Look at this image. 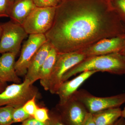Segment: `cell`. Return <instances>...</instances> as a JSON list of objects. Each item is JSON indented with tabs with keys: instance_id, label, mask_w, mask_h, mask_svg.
Instances as JSON below:
<instances>
[{
	"instance_id": "cell-1",
	"label": "cell",
	"mask_w": 125,
	"mask_h": 125,
	"mask_svg": "<svg viewBox=\"0 0 125 125\" xmlns=\"http://www.w3.org/2000/svg\"><path fill=\"white\" fill-rule=\"evenodd\" d=\"M124 33V23L107 0H62L45 35L58 53H64Z\"/></svg>"
},
{
	"instance_id": "cell-2",
	"label": "cell",
	"mask_w": 125,
	"mask_h": 125,
	"mask_svg": "<svg viewBox=\"0 0 125 125\" xmlns=\"http://www.w3.org/2000/svg\"><path fill=\"white\" fill-rule=\"evenodd\" d=\"M89 71L125 74V56L117 52L87 57L67 72L63 76L62 82L77 74Z\"/></svg>"
},
{
	"instance_id": "cell-3",
	"label": "cell",
	"mask_w": 125,
	"mask_h": 125,
	"mask_svg": "<svg viewBox=\"0 0 125 125\" xmlns=\"http://www.w3.org/2000/svg\"><path fill=\"white\" fill-rule=\"evenodd\" d=\"M40 96L38 89L25 78L22 83L7 85L0 93V107L7 105L14 108L21 107L34 97L38 98Z\"/></svg>"
},
{
	"instance_id": "cell-4",
	"label": "cell",
	"mask_w": 125,
	"mask_h": 125,
	"mask_svg": "<svg viewBox=\"0 0 125 125\" xmlns=\"http://www.w3.org/2000/svg\"><path fill=\"white\" fill-rule=\"evenodd\" d=\"M86 58L80 51L58 53L49 82L48 91L52 94H56L63 83L62 78L65 74Z\"/></svg>"
},
{
	"instance_id": "cell-5",
	"label": "cell",
	"mask_w": 125,
	"mask_h": 125,
	"mask_svg": "<svg viewBox=\"0 0 125 125\" xmlns=\"http://www.w3.org/2000/svg\"><path fill=\"white\" fill-rule=\"evenodd\" d=\"M92 114L105 109L118 107L125 103V93L114 96L99 97L94 96L85 89L78 90L73 95Z\"/></svg>"
},
{
	"instance_id": "cell-6",
	"label": "cell",
	"mask_w": 125,
	"mask_h": 125,
	"mask_svg": "<svg viewBox=\"0 0 125 125\" xmlns=\"http://www.w3.org/2000/svg\"><path fill=\"white\" fill-rule=\"evenodd\" d=\"M56 7H37L22 25L28 34H45L54 22Z\"/></svg>"
},
{
	"instance_id": "cell-7",
	"label": "cell",
	"mask_w": 125,
	"mask_h": 125,
	"mask_svg": "<svg viewBox=\"0 0 125 125\" xmlns=\"http://www.w3.org/2000/svg\"><path fill=\"white\" fill-rule=\"evenodd\" d=\"M0 25L2 33L0 39V54L12 52L17 55L22 42L28 34L22 25L11 20Z\"/></svg>"
},
{
	"instance_id": "cell-8",
	"label": "cell",
	"mask_w": 125,
	"mask_h": 125,
	"mask_svg": "<svg viewBox=\"0 0 125 125\" xmlns=\"http://www.w3.org/2000/svg\"><path fill=\"white\" fill-rule=\"evenodd\" d=\"M47 41L45 34L29 35L23 45L20 57L15 62V67L18 76H25L31 60Z\"/></svg>"
},
{
	"instance_id": "cell-9",
	"label": "cell",
	"mask_w": 125,
	"mask_h": 125,
	"mask_svg": "<svg viewBox=\"0 0 125 125\" xmlns=\"http://www.w3.org/2000/svg\"><path fill=\"white\" fill-rule=\"evenodd\" d=\"M55 108L66 125H82L88 112L82 103L73 95L64 104Z\"/></svg>"
},
{
	"instance_id": "cell-10",
	"label": "cell",
	"mask_w": 125,
	"mask_h": 125,
	"mask_svg": "<svg viewBox=\"0 0 125 125\" xmlns=\"http://www.w3.org/2000/svg\"><path fill=\"white\" fill-rule=\"evenodd\" d=\"M125 46V33L104 39L79 50L87 57L120 52Z\"/></svg>"
},
{
	"instance_id": "cell-11",
	"label": "cell",
	"mask_w": 125,
	"mask_h": 125,
	"mask_svg": "<svg viewBox=\"0 0 125 125\" xmlns=\"http://www.w3.org/2000/svg\"><path fill=\"white\" fill-rule=\"evenodd\" d=\"M97 72L94 71L83 72L71 80L63 82L56 93L59 96L60 101L58 104H62L66 102L84 82Z\"/></svg>"
},
{
	"instance_id": "cell-12",
	"label": "cell",
	"mask_w": 125,
	"mask_h": 125,
	"mask_svg": "<svg viewBox=\"0 0 125 125\" xmlns=\"http://www.w3.org/2000/svg\"><path fill=\"white\" fill-rule=\"evenodd\" d=\"M17 55L12 52L2 54L0 57V78L3 82L21 83L15 69V57Z\"/></svg>"
},
{
	"instance_id": "cell-13",
	"label": "cell",
	"mask_w": 125,
	"mask_h": 125,
	"mask_svg": "<svg viewBox=\"0 0 125 125\" xmlns=\"http://www.w3.org/2000/svg\"><path fill=\"white\" fill-rule=\"evenodd\" d=\"M52 47L47 41L39 48L31 60L28 68L25 78L28 79L32 84L38 80L39 71Z\"/></svg>"
},
{
	"instance_id": "cell-14",
	"label": "cell",
	"mask_w": 125,
	"mask_h": 125,
	"mask_svg": "<svg viewBox=\"0 0 125 125\" xmlns=\"http://www.w3.org/2000/svg\"><path fill=\"white\" fill-rule=\"evenodd\" d=\"M37 7L33 0H15L11 4L9 17L14 22L22 25Z\"/></svg>"
},
{
	"instance_id": "cell-15",
	"label": "cell",
	"mask_w": 125,
	"mask_h": 125,
	"mask_svg": "<svg viewBox=\"0 0 125 125\" xmlns=\"http://www.w3.org/2000/svg\"><path fill=\"white\" fill-rule=\"evenodd\" d=\"M58 52L52 46L48 56L39 71L38 80L40 84L46 91H48L49 82L55 63Z\"/></svg>"
},
{
	"instance_id": "cell-16",
	"label": "cell",
	"mask_w": 125,
	"mask_h": 125,
	"mask_svg": "<svg viewBox=\"0 0 125 125\" xmlns=\"http://www.w3.org/2000/svg\"><path fill=\"white\" fill-rule=\"evenodd\" d=\"M120 107L109 108L93 114L96 125H113L121 117Z\"/></svg>"
},
{
	"instance_id": "cell-17",
	"label": "cell",
	"mask_w": 125,
	"mask_h": 125,
	"mask_svg": "<svg viewBox=\"0 0 125 125\" xmlns=\"http://www.w3.org/2000/svg\"><path fill=\"white\" fill-rule=\"evenodd\" d=\"M14 108L8 105L0 107V125H11L13 124V114Z\"/></svg>"
},
{
	"instance_id": "cell-18",
	"label": "cell",
	"mask_w": 125,
	"mask_h": 125,
	"mask_svg": "<svg viewBox=\"0 0 125 125\" xmlns=\"http://www.w3.org/2000/svg\"><path fill=\"white\" fill-rule=\"evenodd\" d=\"M109 3L121 21L125 24V0H111Z\"/></svg>"
},
{
	"instance_id": "cell-19",
	"label": "cell",
	"mask_w": 125,
	"mask_h": 125,
	"mask_svg": "<svg viewBox=\"0 0 125 125\" xmlns=\"http://www.w3.org/2000/svg\"><path fill=\"white\" fill-rule=\"evenodd\" d=\"M30 117L25 111L22 107L15 108L13 114V123H22Z\"/></svg>"
},
{
	"instance_id": "cell-20",
	"label": "cell",
	"mask_w": 125,
	"mask_h": 125,
	"mask_svg": "<svg viewBox=\"0 0 125 125\" xmlns=\"http://www.w3.org/2000/svg\"><path fill=\"white\" fill-rule=\"evenodd\" d=\"M33 117L36 120L40 121L47 122L50 119L49 111L46 108L39 106Z\"/></svg>"
},
{
	"instance_id": "cell-21",
	"label": "cell",
	"mask_w": 125,
	"mask_h": 125,
	"mask_svg": "<svg viewBox=\"0 0 125 125\" xmlns=\"http://www.w3.org/2000/svg\"><path fill=\"white\" fill-rule=\"evenodd\" d=\"M37 98L36 97H34L27 101L22 106L25 111L31 116L33 117L34 114L39 106L36 104Z\"/></svg>"
},
{
	"instance_id": "cell-22",
	"label": "cell",
	"mask_w": 125,
	"mask_h": 125,
	"mask_svg": "<svg viewBox=\"0 0 125 125\" xmlns=\"http://www.w3.org/2000/svg\"><path fill=\"white\" fill-rule=\"evenodd\" d=\"M49 117L48 125H66L56 108L49 111Z\"/></svg>"
},
{
	"instance_id": "cell-23",
	"label": "cell",
	"mask_w": 125,
	"mask_h": 125,
	"mask_svg": "<svg viewBox=\"0 0 125 125\" xmlns=\"http://www.w3.org/2000/svg\"><path fill=\"white\" fill-rule=\"evenodd\" d=\"M12 4L10 0H0V18L9 17Z\"/></svg>"
},
{
	"instance_id": "cell-24",
	"label": "cell",
	"mask_w": 125,
	"mask_h": 125,
	"mask_svg": "<svg viewBox=\"0 0 125 125\" xmlns=\"http://www.w3.org/2000/svg\"><path fill=\"white\" fill-rule=\"evenodd\" d=\"M37 7H56L62 0H33Z\"/></svg>"
},
{
	"instance_id": "cell-25",
	"label": "cell",
	"mask_w": 125,
	"mask_h": 125,
	"mask_svg": "<svg viewBox=\"0 0 125 125\" xmlns=\"http://www.w3.org/2000/svg\"><path fill=\"white\" fill-rule=\"evenodd\" d=\"M20 125H48V121L47 122H42L31 116L22 122Z\"/></svg>"
},
{
	"instance_id": "cell-26",
	"label": "cell",
	"mask_w": 125,
	"mask_h": 125,
	"mask_svg": "<svg viewBox=\"0 0 125 125\" xmlns=\"http://www.w3.org/2000/svg\"><path fill=\"white\" fill-rule=\"evenodd\" d=\"M82 125H96L94 120L93 114L87 113Z\"/></svg>"
},
{
	"instance_id": "cell-27",
	"label": "cell",
	"mask_w": 125,
	"mask_h": 125,
	"mask_svg": "<svg viewBox=\"0 0 125 125\" xmlns=\"http://www.w3.org/2000/svg\"><path fill=\"white\" fill-rule=\"evenodd\" d=\"M113 125H125V120L123 117H121Z\"/></svg>"
},
{
	"instance_id": "cell-28",
	"label": "cell",
	"mask_w": 125,
	"mask_h": 125,
	"mask_svg": "<svg viewBox=\"0 0 125 125\" xmlns=\"http://www.w3.org/2000/svg\"><path fill=\"white\" fill-rule=\"evenodd\" d=\"M7 85V83H4L0 78V93L4 90Z\"/></svg>"
},
{
	"instance_id": "cell-29",
	"label": "cell",
	"mask_w": 125,
	"mask_h": 125,
	"mask_svg": "<svg viewBox=\"0 0 125 125\" xmlns=\"http://www.w3.org/2000/svg\"><path fill=\"white\" fill-rule=\"evenodd\" d=\"M121 117H123L125 120V107L124 108L123 110H122Z\"/></svg>"
},
{
	"instance_id": "cell-30",
	"label": "cell",
	"mask_w": 125,
	"mask_h": 125,
	"mask_svg": "<svg viewBox=\"0 0 125 125\" xmlns=\"http://www.w3.org/2000/svg\"><path fill=\"white\" fill-rule=\"evenodd\" d=\"M124 29H125V24L124 23ZM122 54H123L124 56H125V46L124 48H123V50L121 51L120 52Z\"/></svg>"
},
{
	"instance_id": "cell-31",
	"label": "cell",
	"mask_w": 125,
	"mask_h": 125,
	"mask_svg": "<svg viewBox=\"0 0 125 125\" xmlns=\"http://www.w3.org/2000/svg\"><path fill=\"white\" fill-rule=\"evenodd\" d=\"M1 33H2V28H1V26L0 25V39L1 36Z\"/></svg>"
},
{
	"instance_id": "cell-32",
	"label": "cell",
	"mask_w": 125,
	"mask_h": 125,
	"mask_svg": "<svg viewBox=\"0 0 125 125\" xmlns=\"http://www.w3.org/2000/svg\"><path fill=\"white\" fill-rule=\"evenodd\" d=\"M14 0H10V1H11V2H12V3L13 2V1Z\"/></svg>"
},
{
	"instance_id": "cell-33",
	"label": "cell",
	"mask_w": 125,
	"mask_h": 125,
	"mask_svg": "<svg viewBox=\"0 0 125 125\" xmlns=\"http://www.w3.org/2000/svg\"><path fill=\"white\" fill-rule=\"evenodd\" d=\"M108 2H110V1H111V0H107Z\"/></svg>"
}]
</instances>
